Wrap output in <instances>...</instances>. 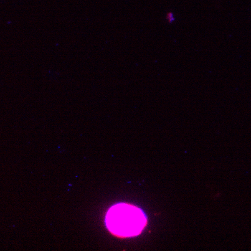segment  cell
<instances>
[{
  "instance_id": "6da1fadb",
  "label": "cell",
  "mask_w": 251,
  "mask_h": 251,
  "mask_svg": "<svg viewBox=\"0 0 251 251\" xmlns=\"http://www.w3.org/2000/svg\"><path fill=\"white\" fill-rule=\"evenodd\" d=\"M105 222L109 230L120 237L138 235L145 227L146 218L138 208L120 204L112 206L107 213Z\"/></svg>"
},
{
  "instance_id": "7a4b0ae2",
  "label": "cell",
  "mask_w": 251,
  "mask_h": 251,
  "mask_svg": "<svg viewBox=\"0 0 251 251\" xmlns=\"http://www.w3.org/2000/svg\"><path fill=\"white\" fill-rule=\"evenodd\" d=\"M167 19L168 20L169 22H172V21H174V16L170 13V14L167 15Z\"/></svg>"
}]
</instances>
